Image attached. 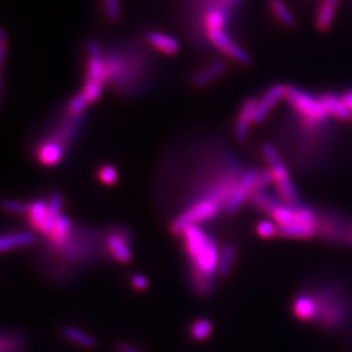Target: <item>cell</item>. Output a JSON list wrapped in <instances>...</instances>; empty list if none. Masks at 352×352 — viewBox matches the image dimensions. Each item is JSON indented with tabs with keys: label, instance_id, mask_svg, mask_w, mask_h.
Here are the masks:
<instances>
[{
	"label": "cell",
	"instance_id": "cell-1",
	"mask_svg": "<svg viewBox=\"0 0 352 352\" xmlns=\"http://www.w3.org/2000/svg\"><path fill=\"white\" fill-rule=\"evenodd\" d=\"M186 251L188 253L192 273L197 292L208 295L213 287L221 251L210 235L199 226H192L183 232Z\"/></svg>",
	"mask_w": 352,
	"mask_h": 352
},
{
	"label": "cell",
	"instance_id": "cell-2",
	"mask_svg": "<svg viewBox=\"0 0 352 352\" xmlns=\"http://www.w3.org/2000/svg\"><path fill=\"white\" fill-rule=\"evenodd\" d=\"M286 101L295 113L300 116L302 126L305 128H321L327 126L330 120L324 103L320 97H315L302 89L289 85L286 89Z\"/></svg>",
	"mask_w": 352,
	"mask_h": 352
},
{
	"label": "cell",
	"instance_id": "cell-3",
	"mask_svg": "<svg viewBox=\"0 0 352 352\" xmlns=\"http://www.w3.org/2000/svg\"><path fill=\"white\" fill-rule=\"evenodd\" d=\"M263 154L266 162L269 164V170L273 174L279 201L291 208L300 206L299 192L292 182V177L289 176V168L280 160V155L276 149V146L272 144H264Z\"/></svg>",
	"mask_w": 352,
	"mask_h": 352
},
{
	"label": "cell",
	"instance_id": "cell-4",
	"mask_svg": "<svg viewBox=\"0 0 352 352\" xmlns=\"http://www.w3.org/2000/svg\"><path fill=\"white\" fill-rule=\"evenodd\" d=\"M318 304L317 321L325 329H334L340 327L346 317V304L342 302L340 292L330 286H325L315 294Z\"/></svg>",
	"mask_w": 352,
	"mask_h": 352
},
{
	"label": "cell",
	"instance_id": "cell-5",
	"mask_svg": "<svg viewBox=\"0 0 352 352\" xmlns=\"http://www.w3.org/2000/svg\"><path fill=\"white\" fill-rule=\"evenodd\" d=\"M221 206L222 204L213 199L204 197L176 217L175 221L171 223V231L175 235H183V232L189 227L197 226L202 222H208L215 218L221 210Z\"/></svg>",
	"mask_w": 352,
	"mask_h": 352
},
{
	"label": "cell",
	"instance_id": "cell-6",
	"mask_svg": "<svg viewBox=\"0 0 352 352\" xmlns=\"http://www.w3.org/2000/svg\"><path fill=\"white\" fill-rule=\"evenodd\" d=\"M258 175H260V170L251 168V170L245 171L243 175L240 176L235 188L232 190L230 199L227 200L226 205H225L227 213L238 212L241 208V205L247 201L250 197H252V195L256 190Z\"/></svg>",
	"mask_w": 352,
	"mask_h": 352
},
{
	"label": "cell",
	"instance_id": "cell-7",
	"mask_svg": "<svg viewBox=\"0 0 352 352\" xmlns=\"http://www.w3.org/2000/svg\"><path fill=\"white\" fill-rule=\"evenodd\" d=\"M208 36L214 46L232 60L244 65L251 63V56L247 54V51L243 50L231 38L227 37L223 28L208 29Z\"/></svg>",
	"mask_w": 352,
	"mask_h": 352
},
{
	"label": "cell",
	"instance_id": "cell-8",
	"mask_svg": "<svg viewBox=\"0 0 352 352\" xmlns=\"http://www.w3.org/2000/svg\"><path fill=\"white\" fill-rule=\"evenodd\" d=\"M286 89H287L286 85L277 84V85L270 87L265 91L264 94L261 96V98L257 101L253 123L258 124V123L264 122L265 119L269 116V113L276 109L278 103L283 98H286Z\"/></svg>",
	"mask_w": 352,
	"mask_h": 352
},
{
	"label": "cell",
	"instance_id": "cell-9",
	"mask_svg": "<svg viewBox=\"0 0 352 352\" xmlns=\"http://www.w3.org/2000/svg\"><path fill=\"white\" fill-rule=\"evenodd\" d=\"M89 62L87 71V81L103 85L107 80V68L103 59L101 47L97 42L88 43Z\"/></svg>",
	"mask_w": 352,
	"mask_h": 352
},
{
	"label": "cell",
	"instance_id": "cell-10",
	"mask_svg": "<svg viewBox=\"0 0 352 352\" xmlns=\"http://www.w3.org/2000/svg\"><path fill=\"white\" fill-rule=\"evenodd\" d=\"M292 314L302 322H315L318 317V304L315 294L302 292L292 302Z\"/></svg>",
	"mask_w": 352,
	"mask_h": 352
},
{
	"label": "cell",
	"instance_id": "cell-11",
	"mask_svg": "<svg viewBox=\"0 0 352 352\" xmlns=\"http://www.w3.org/2000/svg\"><path fill=\"white\" fill-rule=\"evenodd\" d=\"M28 338L21 330L4 329L0 336V352H26Z\"/></svg>",
	"mask_w": 352,
	"mask_h": 352
},
{
	"label": "cell",
	"instance_id": "cell-12",
	"mask_svg": "<svg viewBox=\"0 0 352 352\" xmlns=\"http://www.w3.org/2000/svg\"><path fill=\"white\" fill-rule=\"evenodd\" d=\"M320 100L324 103L330 118H334L340 122H349L350 119H352L351 111L347 109L342 97L338 94L325 93V94L320 96Z\"/></svg>",
	"mask_w": 352,
	"mask_h": 352
},
{
	"label": "cell",
	"instance_id": "cell-13",
	"mask_svg": "<svg viewBox=\"0 0 352 352\" xmlns=\"http://www.w3.org/2000/svg\"><path fill=\"white\" fill-rule=\"evenodd\" d=\"M256 106H257V101L254 98H250L244 102L240 107L239 116H238L236 126H235V136L239 141H244L247 139L250 126L254 120Z\"/></svg>",
	"mask_w": 352,
	"mask_h": 352
},
{
	"label": "cell",
	"instance_id": "cell-14",
	"mask_svg": "<svg viewBox=\"0 0 352 352\" xmlns=\"http://www.w3.org/2000/svg\"><path fill=\"white\" fill-rule=\"evenodd\" d=\"M106 248L111 253L113 258L122 264H126L132 260V251L124 235L113 234L106 239Z\"/></svg>",
	"mask_w": 352,
	"mask_h": 352
},
{
	"label": "cell",
	"instance_id": "cell-15",
	"mask_svg": "<svg viewBox=\"0 0 352 352\" xmlns=\"http://www.w3.org/2000/svg\"><path fill=\"white\" fill-rule=\"evenodd\" d=\"M63 157L64 145L55 140L46 141L37 151L38 161L45 166H55L63 160Z\"/></svg>",
	"mask_w": 352,
	"mask_h": 352
},
{
	"label": "cell",
	"instance_id": "cell-16",
	"mask_svg": "<svg viewBox=\"0 0 352 352\" xmlns=\"http://www.w3.org/2000/svg\"><path fill=\"white\" fill-rule=\"evenodd\" d=\"M34 241H36L34 234L28 231L6 234L0 239V251L10 252L17 248H24V247L32 245Z\"/></svg>",
	"mask_w": 352,
	"mask_h": 352
},
{
	"label": "cell",
	"instance_id": "cell-17",
	"mask_svg": "<svg viewBox=\"0 0 352 352\" xmlns=\"http://www.w3.org/2000/svg\"><path fill=\"white\" fill-rule=\"evenodd\" d=\"M71 235H72L71 221L65 215H60L56 219L54 230H52V232L49 236L51 243L54 244V247H56L59 250H63L64 247L71 241Z\"/></svg>",
	"mask_w": 352,
	"mask_h": 352
},
{
	"label": "cell",
	"instance_id": "cell-18",
	"mask_svg": "<svg viewBox=\"0 0 352 352\" xmlns=\"http://www.w3.org/2000/svg\"><path fill=\"white\" fill-rule=\"evenodd\" d=\"M340 1V0H324L321 3L316 16V28L320 32H327L333 25Z\"/></svg>",
	"mask_w": 352,
	"mask_h": 352
},
{
	"label": "cell",
	"instance_id": "cell-19",
	"mask_svg": "<svg viewBox=\"0 0 352 352\" xmlns=\"http://www.w3.org/2000/svg\"><path fill=\"white\" fill-rule=\"evenodd\" d=\"M318 234L317 228L299 222H292L286 226L278 227V235L289 239H312Z\"/></svg>",
	"mask_w": 352,
	"mask_h": 352
},
{
	"label": "cell",
	"instance_id": "cell-20",
	"mask_svg": "<svg viewBox=\"0 0 352 352\" xmlns=\"http://www.w3.org/2000/svg\"><path fill=\"white\" fill-rule=\"evenodd\" d=\"M148 42L155 50L161 51L164 55H175L180 49L175 38L161 32H151L148 34Z\"/></svg>",
	"mask_w": 352,
	"mask_h": 352
},
{
	"label": "cell",
	"instance_id": "cell-21",
	"mask_svg": "<svg viewBox=\"0 0 352 352\" xmlns=\"http://www.w3.org/2000/svg\"><path fill=\"white\" fill-rule=\"evenodd\" d=\"M62 334L65 340L75 343L82 349H87V350H96L98 346L97 340L93 336H90L89 333L78 329V327H64L62 329Z\"/></svg>",
	"mask_w": 352,
	"mask_h": 352
},
{
	"label": "cell",
	"instance_id": "cell-22",
	"mask_svg": "<svg viewBox=\"0 0 352 352\" xmlns=\"http://www.w3.org/2000/svg\"><path fill=\"white\" fill-rule=\"evenodd\" d=\"M62 208H63V196L60 193H55L52 195L49 200V214H47V218L45 221V223L41 227L39 232L46 235V236H50L54 226H55V222L56 219L62 215Z\"/></svg>",
	"mask_w": 352,
	"mask_h": 352
},
{
	"label": "cell",
	"instance_id": "cell-23",
	"mask_svg": "<svg viewBox=\"0 0 352 352\" xmlns=\"http://www.w3.org/2000/svg\"><path fill=\"white\" fill-rule=\"evenodd\" d=\"M226 68V63L222 62V60L213 62L210 65H208L205 69H202L200 74L195 76V78H193L195 87L196 88H204V87L212 84L214 80H217L218 77H221L225 74Z\"/></svg>",
	"mask_w": 352,
	"mask_h": 352
},
{
	"label": "cell",
	"instance_id": "cell-24",
	"mask_svg": "<svg viewBox=\"0 0 352 352\" xmlns=\"http://www.w3.org/2000/svg\"><path fill=\"white\" fill-rule=\"evenodd\" d=\"M47 214H49V202L42 201V200L32 202L28 213L30 225L39 231L47 218Z\"/></svg>",
	"mask_w": 352,
	"mask_h": 352
},
{
	"label": "cell",
	"instance_id": "cell-25",
	"mask_svg": "<svg viewBox=\"0 0 352 352\" xmlns=\"http://www.w3.org/2000/svg\"><path fill=\"white\" fill-rule=\"evenodd\" d=\"M236 258V248L232 244H227L223 247V250L221 251V256H219V264H218V270L217 274L219 277L226 278L232 266L235 263Z\"/></svg>",
	"mask_w": 352,
	"mask_h": 352
},
{
	"label": "cell",
	"instance_id": "cell-26",
	"mask_svg": "<svg viewBox=\"0 0 352 352\" xmlns=\"http://www.w3.org/2000/svg\"><path fill=\"white\" fill-rule=\"evenodd\" d=\"M213 331V324L208 318H199L196 320L189 329L190 338L196 342H204L212 336Z\"/></svg>",
	"mask_w": 352,
	"mask_h": 352
},
{
	"label": "cell",
	"instance_id": "cell-27",
	"mask_svg": "<svg viewBox=\"0 0 352 352\" xmlns=\"http://www.w3.org/2000/svg\"><path fill=\"white\" fill-rule=\"evenodd\" d=\"M270 8L274 13V16L277 17L278 21L285 26L295 25V19L292 16V13L289 10V7L286 6V3L283 0H272L270 1Z\"/></svg>",
	"mask_w": 352,
	"mask_h": 352
},
{
	"label": "cell",
	"instance_id": "cell-28",
	"mask_svg": "<svg viewBox=\"0 0 352 352\" xmlns=\"http://www.w3.org/2000/svg\"><path fill=\"white\" fill-rule=\"evenodd\" d=\"M89 103L90 102H89L87 94L84 91H80L68 103V113H71L72 116H78L85 111Z\"/></svg>",
	"mask_w": 352,
	"mask_h": 352
},
{
	"label": "cell",
	"instance_id": "cell-29",
	"mask_svg": "<svg viewBox=\"0 0 352 352\" xmlns=\"http://www.w3.org/2000/svg\"><path fill=\"white\" fill-rule=\"evenodd\" d=\"M103 11L110 23H116L120 17V0H102Z\"/></svg>",
	"mask_w": 352,
	"mask_h": 352
},
{
	"label": "cell",
	"instance_id": "cell-30",
	"mask_svg": "<svg viewBox=\"0 0 352 352\" xmlns=\"http://www.w3.org/2000/svg\"><path fill=\"white\" fill-rule=\"evenodd\" d=\"M256 231L258 236L264 239H270L278 235V225L274 221H261L257 223Z\"/></svg>",
	"mask_w": 352,
	"mask_h": 352
},
{
	"label": "cell",
	"instance_id": "cell-31",
	"mask_svg": "<svg viewBox=\"0 0 352 352\" xmlns=\"http://www.w3.org/2000/svg\"><path fill=\"white\" fill-rule=\"evenodd\" d=\"M3 209L8 213L28 214L29 213V209H30V204L6 199V200H3Z\"/></svg>",
	"mask_w": 352,
	"mask_h": 352
},
{
	"label": "cell",
	"instance_id": "cell-32",
	"mask_svg": "<svg viewBox=\"0 0 352 352\" xmlns=\"http://www.w3.org/2000/svg\"><path fill=\"white\" fill-rule=\"evenodd\" d=\"M98 177L103 184L113 186L118 182V170L111 164H104L98 170Z\"/></svg>",
	"mask_w": 352,
	"mask_h": 352
},
{
	"label": "cell",
	"instance_id": "cell-33",
	"mask_svg": "<svg viewBox=\"0 0 352 352\" xmlns=\"http://www.w3.org/2000/svg\"><path fill=\"white\" fill-rule=\"evenodd\" d=\"M226 23V14L222 10H213L206 16V28L215 29V28H223Z\"/></svg>",
	"mask_w": 352,
	"mask_h": 352
},
{
	"label": "cell",
	"instance_id": "cell-34",
	"mask_svg": "<svg viewBox=\"0 0 352 352\" xmlns=\"http://www.w3.org/2000/svg\"><path fill=\"white\" fill-rule=\"evenodd\" d=\"M87 97H88L89 102H96L100 100V97L103 93V85L101 84H96V82H85V87L82 90Z\"/></svg>",
	"mask_w": 352,
	"mask_h": 352
},
{
	"label": "cell",
	"instance_id": "cell-35",
	"mask_svg": "<svg viewBox=\"0 0 352 352\" xmlns=\"http://www.w3.org/2000/svg\"><path fill=\"white\" fill-rule=\"evenodd\" d=\"M270 184H274V179H273L272 171L269 168L264 170V171H260V175H258V179H257V184H256V190L254 192L265 190Z\"/></svg>",
	"mask_w": 352,
	"mask_h": 352
},
{
	"label": "cell",
	"instance_id": "cell-36",
	"mask_svg": "<svg viewBox=\"0 0 352 352\" xmlns=\"http://www.w3.org/2000/svg\"><path fill=\"white\" fill-rule=\"evenodd\" d=\"M129 280H131L132 287L138 289V291H145V289H148V287H149L148 278L142 276V274H133Z\"/></svg>",
	"mask_w": 352,
	"mask_h": 352
},
{
	"label": "cell",
	"instance_id": "cell-37",
	"mask_svg": "<svg viewBox=\"0 0 352 352\" xmlns=\"http://www.w3.org/2000/svg\"><path fill=\"white\" fill-rule=\"evenodd\" d=\"M116 351L118 352H144L139 347H136L135 344L126 342V340H120L116 343Z\"/></svg>",
	"mask_w": 352,
	"mask_h": 352
},
{
	"label": "cell",
	"instance_id": "cell-38",
	"mask_svg": "<svg viewBox=\"0 0 352 352\" xmlns=\"http://www.w3.org/2000/svg\"><path fill=\"white\" fill-rule=\"evenodd\" d=\"M340 97H342V100L344 102V104L347 106V109H349L352 113V89L344 91Z\"/></svg>",
	"mask_w": 352,
	"mask_h": 352
},
{
	"label": "cell",
	"instance_id": "cell-39",
	"mask_svg": "<svg viewBox=\"0 0 352 352\" xmlns=\"http://www.w3.org/2000/svg\"><path fill=\"white\" fill-rule=\"evenodd\" d=\"M6 50H7V42H6V33L3 32L1 33V63L4 62V58H6Z\"/></svg>",
	"mask_w": 352,
	"mask_h": 352
}]
</instances>
